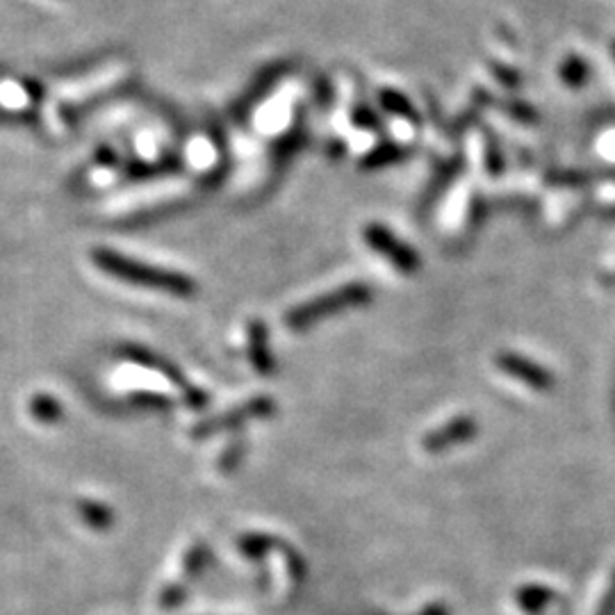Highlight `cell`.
Segmentation results:
<instances>
[{"instance_id":"obj_6","label":"cell","mask_w":615,"mask_h":615,"mask_svg":"<svg viewBox=\"0 0 615 615\" xmlns=\"http://www.w3.org/2000/svg\"><path fill=\"white\" fill-rule=\"evenodd\" d=\"M515 602L523 613L540 615V613H545L548 606L554 602V590L548 586H540V583L519 586L515 590Z\"/></svg>"},{"instance_id":"obj_1","label":"cell","mask_w":615,"mask_h":615,"mask_svg":"<svg viewBox=\"0 0 615 615\" xmlns=\"http://www.w3.org/2000/svg\"><path fill=\"white\" fill-rule=\"evenodd\" d=\"M93 260H97V265L101 269L110 272L112 276L133 280V283H137V286H147V288L164 290V292H172V294H192L194 292V286L187 278L172 274V272L141 267V265L133 263V260H126V258L116 255L112 251H97V253H93Z\"/></svg>"},{"instance_id":"obj_9","label":"cell","mask_w":615,"mask_h":615,"mask_svg":"<svg viewBox=\"0 0 615 615\" xmlns=\"http://www.w3.org/2000/svg\"><path fill=\"white\" fill-rule=\"evenodd\" d=\"M613 280H615V278H613Z\"/></svg>"},{"instance_id":"obj_3","label":"cell","mask_w":615,"mask_h":615,"mask_svg":"<svg viewBox=\"0 0 615 615\" xmlns=\"http://www.w3.org/2000/svg\"><path fill=\"white\" fill-rule=\"evenodd\" d=\"M494 365L500 367L506 376L515 378V381L525 384L527 388H531L536 392H550L556 386V378L548 367L534 363L531 359L519 356V353H515V351L497 353Z\"/></svg>"},{"instance_id":"obj_2","label":"cell","mask_w":615,"mask_h":615,"mask_svg":"<svg viewBox=\"0 0 615 615\" xmlns=\"http://www.w3.org/2000/svg\"><path fill=\"white\" fill-rule=\"evenodd\" d=\"M369 299H372V290L367 286H363V283H356V286H347L342 290L330 292V294L317 299L315 303L294 308V311L286 317V324L290 328H303L308 324L317 322L324 315L347 311V308H353V305H363Z\"/></svg>"},{"instance_id":"obj_7","label":"cell","mask_w":615,"mask_h":615,"mask_svg":"<svg viewBox=\"0 0 615 615\" xmlns=\"http://www.w3.org/2000/svg\"><path fill=\"white\" fill-rule=\"evenodd\" d=\"M595 615H615V570H613L611 581H608V586L604 590V598L598 604Z\"/></svg>"},{"instance_id":"obj_4","label":"cell","mask_w":615,"mask_h":615,"mask_svg":"<svg viewBox=\"0 0 615 615\" xmlns=\"http://www.w3.org/2000/svg\"><path fill=\"white\" fill-rule=\"evenodd\" d=\"M479 434V424L475 417H454L444 422L440 429L431 431L422 438V449L427 454H444L449 449H454L459 444H465L469 440H475Z\"/></svg>"},{"instance_id":"obj_8","label":"cell","mask_w":615,"mask_h":615,"mask_svg":"<svg viewBox=\"0 0 615 615\" xmlns=\"http://www.w3.org/2000/svg\"><path fill=\"white\" fill-rule=\"evenodd\" d=\"M422 615H449V611L442 606V604H434V606H427L424 608Z\"/></svg>"},{"instance_id":"obj_5","label":"cell","mask_w":615,"mask_h":615,"mask_svg":"<svg viewBox=\"0 0 615 615\" xmlns=\"http://www.w3.org/2000/svg\"><path fill=\"white\" fill-rule=\"evenodd\" d=\"M365 240L369 242V247L374 251L384 253L399 272L413 274V272L419 269V255L411 247H406L404 242L397 240L386 226H378V224L367 226Z\"/></svg>"}]
</instances>
